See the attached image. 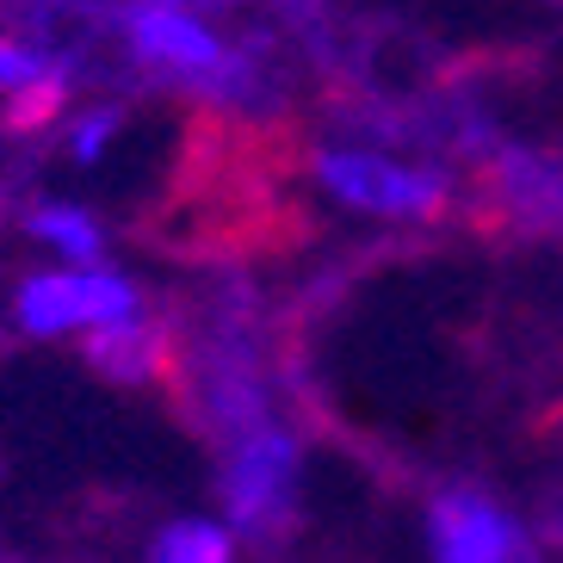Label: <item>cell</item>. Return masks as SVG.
I'll return each mask as SVG.
<instances>
[{"label": "cell", "instance_id": "30bf717a", "mask_svg": "<svg viewBox=\"0 0 563 563\" xmlns=\"http://www.w3.org/2000/svg\"><path fill=\"white\" fill-rule=\"evenodd\" d=\"M32 235L56 254V261H75V266L106 261V223L93 211H81V205H37Z\"/></svg>", "mask_w": 563, "mask_h": 563}, {"label": "cell", "instance_id": "7a4b0ae2", "mask_svg": "<svg viewBox=\"0 0 563 563\" xmlns=\"http://www.w3.org/2000/svg\"><path fill=\"white\" fill-rule=\"evenodd\" d=\"M223 446V471H217V496H223V520L235 539H285L298 520V489H303V440L285 428L279 415H261L249 428H235L217 440Z\"/></svg>", "mask_w": 563, "mask_h": 563}, {"label": "cell", "instance_id": "277c9868", "mask_svg": "<svg viewBox=\"0 0 563 563\" xmlns=\"http://www.w3.org/2000/svg\"><path fill=\"white\" fill-rule=\"evenodd\" d=\"M192 397H199V421L223 440V433L249 428L261 415H273V390H266L261 341H254L249 316L223 310L211 329L192 341Z\"/></svg>", "mask_w": 563, "mask_h": 563}, {"label": "cell", "instance_id": "8992f818", "mask_svg": "<svg viewBox=\"0 0 563 563\" xmlns=\"http://www.w3.org/2000/svg\"><path fill=\"white\" fill-rule=\"evenodd\" d=\"M428 551L433 563H539V545L520 527V514L501 508L489 489H471V483L433 489Z\"/></svg>", "mask_w": 563, "mask_h": 563}, {"label": "cell", "instance_id": "52a82bcc", "mask_svg": "<svg viewBox=\"0 0 563 563\" xmlns=\"http://www.w3.org/2000/svg\"><path fill=\"white\" fill-rule=\"evenodd\" d=\"M162 360H167V334L150 322V310L118 316V322L87 334V365L118 384H150L162 372Z\"/></svg>", "mask_w": 563, "mask_h": 563}, {"label": "cell", "instance_id": "3957f363", "mask_svg": "<svg viewBox=\"0 0 563 563\" xmlns=\"http://www.w3.org/2000/svg\"><path fill=\"white\" fill-rule=\"evenodd\" d=\"M316 186L329 192L334 205H347L360 217H390V223H428L452 205V186L440 167L421 162H397L384 150H365V143H329L316 150Z\"/></svg>", "mask_w": 563, "mask_h": 563}, {"label": "cell", "instance_id": "ba28073f", "mask_svg": "<svg viewBox=\"0 0 563 563\" xmlns=\"http://www.w3.org/2000/svg\"><path fill=\"white\" fill-rule=\"evenodd\" d=\"M501 205L527 223L563 230V155H501Z\"/></svg>", "mask_w": 563, "mask_h": 563}, {"label": "cell", "instance_id": "8fae6325", "mask_svg": "<svg viewBox=\"0 0 563 563\" xmlns=\"http://www.w3.org/2000/svg\"><path fill=\"white\" fill-rule=\"evenodd\" d=\"M44 81H68V63L44 44L25 37H0V93H32Z\"/></svg>", "mask_w": 563, "mask_h": 563}, {"label": "cell", "instance_id": "5b68a950", "mask_svg": "<svg viewBox=\"0 0 563 563\" xmlns=\"http://www.w3.org/2000/svg\"><path fill=\"white\" fill-rule=\"evenodd\" d=\"M143 310V291H136L124 273H112L106 261L93 266H51V273H32L19 279L13 291V322L37 341H56V334H93L118 316H136Z\"/></svg>", "mask_w": 563, "mask_h": 563}, {"label": "cell", "instance_id": "7c38bea8", "mask_svg": "<svg viewBox=\"0 0 563 563\" xmlns=\"http://www.w3.org/2000/svg\"><path fill=\"white\" fill-rule=\"evenodd\" d=\"M118 124H124V112H118V106H93V112L75 124V136H68V155H75V162H100L106 143L118 136Z\"/></svg>", "mask_w": 563, "mask_h": 563}, {"label": "cell", "instance_id": "6da1fadb", "mask_svg": "<svg viewBox=\"0 0 563 563\" xmlns=\"http://www.w3.org/2000/svg\"><path fill=\"white\" fill-rule=\"evenodd\" d=\"M124 44L150 75L174 87H192V93H211V100H254V56L223 44L205 13H192L186 0H124Z\"/></svg>", "mask_w": 563, "mask_h": 563}, {"label": "cell", "instance_id": "9c48e42d", "mask_svg": "<svg viewBox=\"0 0 563 563\" xmlns=\"http://www.w3.org/2000/svg\"><path fill=\"white\" fill-rule=\"evenodd\" d=\"M150 563H242V545H235L230 520H167L150 539Z\"/></svg>", "mask_w": 563, "mask_h": 563}]
</instances>
